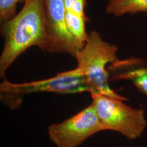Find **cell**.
Wrapping results in <instances>:
<instances>
[{"label": "cell", "instance_id": "1", "mask_svg": "<svg viewBox=\"0 0 147 147\" xmlns=\"http://www.w3.org/2000/svg\"><path fill=\"white\" fill-rule=\"evenodd\" d=\"M1 33L5 44L0 57V76L4 78L8 69L28 48L36 47L47 51L45 0H27L18 14L1 22Z\"/></svg>", "mask_w": 147, "mask_h": 147}, {"label": "cell", "instance_id": "2", "mask_svg": "<svg viewBox=\"0 0 147 147\" xmlns=\"http://www.w3.org/2000/svg\"><path fill=\"white\" fill-rule=\"evenodd\" d=\"M118 48L106 42L98 32H89L84 47L76 55L78 67L84 76L91 95L100 94L127 101L126 97L117 94L109 85L107 67L117 61Z\"/></svg>", "mask_w": 147, "mask_h": 147}, {"label": "cell", "instance_id": "3", "mask_svg": "<svg viewBox=\"0 0 147 147\" xmlns=\"http://www.w3.org/2000/svg\"><path fill=\"white\" fill-rule=\"evenodd\" d=\"M88 91L84 76L77 67L40 81L14 84L3 80L0 84V99L3 104L14 110L20 107L27 95L45 92L75 94Z\"/></svg>", "mask_w": 147, "mask_h": 147}, {"label": "cell", "instance_id": "4", "mask_svg": "<svg viewBox=\"0 0 147 147\" xmlns=\"http://www.w3.org/2000/svg\"><path fill=\"white\" fill-rule=\"evenodd\" d=\"M100 121L105 130L120 133L129 140L142 135L147 125L145 111L125 104L123 100L100 94L92 95Z\"/></svg>", "mask_w": 147, "mask_h": 147}, {"label": "cell", "instance_id": "5", "mask_svg": "<svg viewBox=\"0 0 147 147\" xmlns=\"http://www.w3.org/2000/svg\"><path fill=\"white\" fill-rule=\"evenodd\" d=\"M105 130L92 103L78 113L48 127L50 140L56 147H78L88 137Z\"/></svg>", "mask_w": 147, "mask_h": 147}, {"label": "cell", "instance_id": "6", "mask_svg": "<svg viewBox=\"0 0 147 147\" xmlns=\"http://www.w3.org/2000/svg\"><path fill=\"white\" fill-rule=\"evenodd\" d=\"M47 47V51L67 53L75 58L83 47L69 31L64 0H45Z\"/></svg>", "mask_w": 147, "mask_h": 147}, {"label": "cell", "instance_id": "7", "mask_svg": "<svg viewBox=\"0 0 147 147\" xmlns=\"http://www.w3.org/2000/svg\"><path fill=\"white\" fill-rule=\"evenodd\" d=\"M110 81L131 82L142 93L147 96V62L131 57L119 59L107 67Z\"/></svg>", "mask_w": 147, "mask_h": 147}, {"label": "cell", "instance_id": "8", "mask_svg": "<svg viewBox=\"0 0 147 147\" xmlns=\"http://www.w3.org/2000/svg\"><path fill=\"white\" fill-rule=\"evenodd\" d=\"M106 12L115 16L147 12V0H109Z\"/></svg>", "mask_w": 147, "mask_h": 147}, {"label": "cell", "instance_id": "9", "mask_svg": "<svg viewBox=\"0 0 147 147\" xmlns=\"http://www.w3.org/2000/svg\"><path fill=\"white\" fill-rule=\"evenodd\" d=\"M65 20L69 32L82 46H84L88 36L86 30V22L88 20V18L66 11Z\"/></svg>", "mask_w": 147, "mask_h": 147}, {"label": "cell", "instance_id": "10", "mask_svg": "<svg viewBox=\"0 0 147 147\" xmlns=\"http://www.w3.org/2000/svg\"><path fill=\"white\" fill-rule=\"evenodd\" d=\"M27 0H0V22L8 20L16 15L18 3H25Z\"/></svg>", "mask_w": 147, "mask_h": 147}, {"label": "cell", "instance_id": "11", "mask_svg": "<svg viewBox=\"0 0 147 147\" xmlns=\"http://www.w3.org/2000/svg\"><path fill=\"white\" fill-rule=\"evenodd\" d=\"M87 0H64L66 11L82 16H86L85 8Z\"/></svg>", "mask_w": 147, "mask_h": 147}]
</instances>
